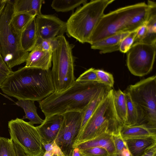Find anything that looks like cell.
Here are the masks:
<instances>
[{
	"mask_svg": "<svg viewBox=\"0 0 156 156\" xmlns=\"http://www.w3.org/2000/svg\"><path fill=\"white\" fill-rule=\"evenodd\" d=\"M114 0H91L77 8L66 22L68 35L81 43H89L104 11Z\"/></svg>",
	"mask_w": 156,
	"mask_h": 156,
	"instance_id": "obj_4",
	"label": "cell"
},
{
	"mask_svg": "<svg viewBox=\"0 0 156 156\" xmlns=\"http://www.w3.org/2000/svg\"><path fill=\"white\" fill-rule=\"evenodd\" d=\"M43 1L42 0H15L13 1V14L28 13L38 16L41 15Z\"/></svg>",
	"mask_w": 156,
	"mask_h": 156,
	"instance_id": "obj_20",
	"label": "cell"
},
{
	"mask_svg": "<svg viewBox=\"0 0 156 156\" xmlns=\"http://www.w3.org/2000/svg\"><path fill=\"white\" fill-rule=\"evenodd\" d=\"M124 92L127 105L126 120L124 124L129 126L136 125L138 119L136 109L129 93L126 90Z\"/></svg>",
	"mask_w": 156,
	"mask_h": 156,
	"instance_id": "obj_27",
	"label": "cell"
},
{
	"mask_svg": "<svg viewBox=\"0 0 156 156\" xmlns=\"http://www.w3.org/2000/svg\"><path fill=\"white\" fill-rule=\"evenodd\" d=\"M149 8L147 20L145 25L147 29V36L143 42L156 43V4L155 2L148 0L147 3Z\"/></svg>",
	"mask_w": 156,
	"mask_h": 156,
	"instance_id": "obj_23",
	"label": "cell"
},
{
	"mask_svg": "<svg viewBox=\"0 0 156 156\" xmlns=\"http://www.w3.org/2000/svg\"><path fill=\"white\" fill-rule=\"evenodd\" d=\"M112 88L105 86L100 90L87 105L83 112L81 127L79 134L97 107Z\"/></svg>",
	"mask_w": 156,
	"mask_h": 156,
	"instance_id": "obj_21",
	"label": "cell"
},
{
	"mask_svg": "<svg viewBox=\"0 0 156 156\" xmlns=\"http://www.w3.org/2000/svg\"><path fill=\"white\" fill-rule=\"evenodd\" d=\"M52 57V52L35 47L29 53L25 66L49 70L51 66Z\"/></svg>",
	"mask_w": 156,
	"mask_h": 156,
	"instance_id": "obj_14",
	"label": "cell"
},
{
	"mask_svg": "<svg viewBox=\"0 0 156 156\" xmlns=\"http://www.w3.org/2000/svg\"><path fill=\"white\" fill-rule=\"evenodd\" d=\"M7 76L0 71V87Z\"/></svg>",
	"mask_w": 156,
	"mask_h": 156,
	"instance_id": "obj_42",
	"label": "cell"
},
{
	"mask_svg": "<svg viewBox=\"0 0 156 156\" xmlns=\"http://www.w3.org/2000/svg\"><path fill=\"white\" fill-rule=\"evenodd\" d=\"M112 88L93 113L78 135L73 147L105 133L120 132L123 124L115 109Z\"/></svg>",
	"mask_w": 156,
	"mask_h": 156,
	"instance_id": "obj_5",
	"label": "cell"
},
{
	"mask_svg": "<svg viewBox=\"0 0 156 156\" xmlns=\"http://www.w3.org/2000/svg\"><path fill=\"white\" fill-rule=\"evenodd\" d=\"M156 43H134L126 53V65L133 75L142 76L152 70L155 61Z\"/></svg>",
	"mask_w": 156,
	"mask_h": 156,
	"instance_id": "obj_10",
	"label": "cell"
},
{
	"mask_svg": "<svg viewBox=\"0 0 156 156\" xmlns=\"http://www.w3.org/2000/svg\"><path fill=\"white\" fill-rule=\"evenodd\" d=\"M71 156H83L81 153L80 150L78 148L74 147L72 151Z\"/></svg>",
	"mask_w": 156,
	"mask_h": 156,
	"instance_id": "obj_40",
	"label": "cell"
},
{
	"mask_svg": "<svg viewBox=\"0 0 156 156\" xmlns=\"http://www.w3.org/2000/svg\"><path fill=\"white\" fill-rule=\"evenodd\" d=\"M54 153L53 150L48 151H45L43 156H52Z\"/></svg>",
	"mask_w": 156,
	"mask_h": 156,
	"instance_id": "obj_43",
	"label": "cell"
},
{
	"mask_svg": "<svg viewBox=\"0 0 156 156\" xmlns=\"http://www.w3.org/2000/svg\"><path fill=\"white\" fill-rule=\"evenodd\" d=\"M141 156H156V145L149 149Z\"/></svg>",
	"mask_w": 156,
	"mask_h": 156,
	"instance_id": "obj_38",
	"label": "cell"
},
{
	"mask_svg": "<svg viewBox=\"0 0 156 156\" xmlns=\"http://www.w3.org/2000/svg\"><path fill=\"white\" fill-rule=\"evenodd\" d=\"M148 34L147 27L144 24L137 29L134 43L142 42L146 37Z\"/></svg>",
	"mask_w": 156,
	"mask_h": 156,
	"instance_id": "obj_35",
	"label": "cell"
},
{
	"mask_svg": "<svg viewBox=\"0 0 156 156\" xmlns=\"http://www.w3.org/2000/svg\"><path fill=\"white\" fill-rule=\"evenodd\" d=\"M7 0H0V16L5 6Z\"/></svg>",
	"mask_w": 156,
	"mask_h": 156,
	"instance_id": "obj_41",
	"label": "cell"
},
{
	"mask_svg": "<svg viewBox=\"0 0 156 156\" xmlns=\"http://www.w3.org/2000/svg\"><path fill=\"white\" fill-rule=\"evenodd\" d=\"M114 104L117 115L123 124L126 120L127 105L124 92L119 89L112 92Z\"/></svg>",
	"mask_w": 156,
	"mask_h": 156,
	"instance_id": "obj_24",
	"label": "cell"
},
{
	"mask_svg": "<svg viewBox=\"0 0 156 156\" xmlns=\"http://www.w3.org/2000/svg\"><path fill=\"white\" fill-rule=\"evenodd\" d=\"M0 71L5 74L8 76L13 72L11 69L9 68L4 62L0 52Z\"/></svg>",
	"mask_w": 156,
	"mask_h": 156,
	"instance_id": "obj_36",
	"label": "cell"
},
{
	"mask_svg": "<svg viewBox=\"0 0 156 156\" xmlns=\"http://www.w3.org/2000/svg\"><path fill=\"white\" fill-rule=\"evenodd\" d=\"M105 86L97 82L75 80L65 91L54 92L39 101V107L45 117L70 112H83L96 93Z\"/></svg>",
	"mask_w": 156,
	"mask_h": 156,
	"instance_id": "obj_2",
	"label": "cell"
},
{
	"mask_svg": "<svg viewBox=\"0 0 156 156\" xmlns=\"http://www.w3.org/2000/svg\"><path fill=\"white\" fill-rule=\"evenodd\" d=\"M98 83L110 88L113 87L114 81L112 75L101 69H95Z\"/></svg>",
	"mask_w": 156,
	"mask_h": 156,
	"instance_id": "obj_30",
	"label": "cell"
},
{
	"mask_svg": "<svg viewBox=\"0 0 156 156\" xmlns=\"http://www.w3.org/2000/svg\"><path fill=\"white\" fill-rule=\"evenodd\" d=\"M14 145L17 156H27L18 145L15 143H14Z\"/></svg>",
	"mask_w": 156,
	"mask_h": 156,
	"instance_id": "obj_39",
	"label": "cell"
},
{
	"mask_svg": "<svg viewBox=\"0 0 156 156\" xmlns=\"http://www.w3.org/2000/svg\"><path fill=\"white\" fill-rule=\"evenodd\" d=\"M35 17L23 31L20 37V46L23 50L26 52H29L31 51L35 47L37 42Z\"/></svg>",
	"mask_w": 156,
	"mask_h": 156,
	"instance_id": "obj_19",
	"label": "cell"
},
{
	"mask_svg": "<svg viewBox=\"0 0 156 156\" xmlns=\"http://www.w3.org/2000/svg\"><path fill=\"white\" fill-rule=\"evenodd\" d=\"M0 88L4 94L18 100L38 102L55 91L50 69L25 66L8 75Z\"/></svg>",
	"mask_w": 156,
	"mask_h": 156,
	"instance_id": "obj_1",
	"label": "cell"
},
{
	"mask_svg": "<svg viewBox=\"0 0 156 156\" xmlns=\"http://www.w3.org/2000/svg\"><path fill=\"white\" fill-rule=\"evenodd\" d=\"M35 22L37 38L54 39L66 31V23L54 15L37 16Z\"/></svg>",
	"mask_w": 156,
	"mask_h": 156,
	"instance_id": "obj_12",
	"label": "cell"
},
{
	"mask_svg": "<svg viewBox=\"0 0 156 156\" xmlns=\"http://www.w3.org/2000/svg\"><path fill=\"white\" fill-rule=\"evenodd\" d=\"M63 117L62 115L46 116L42 123L36 126L42 142H50L55 140L61 127Z\"/></svg>",
	"mask_w": 156,
	"mask_h": 156,
	"instance_id": "obj_13",
	"label": "cell"
},
{
	"mask_svg": "<svg viewBox=\"0 0 156 156\" xmlns=\"http://www.w3.org/2000/svg\"><path fill=\"white\" fill-rule=\"evenodd\" d=\"M42 144L45 151H48L53 150L56 144L54 141L48 143L42 142Z\"/></svg>",
	"mask_w": 156,
	"mask_h": 156,
	"instance_id": "obj_37",
	"label": "cell"
},
{
	"mask_svg": "<svg viewBox=\"0 0 156 156\" xmlns=\"http://www.w3.org/2000/svg\"><path fill=\"white\" fill-rule=\"evenodd\" d=\"M147 5L141 2L118 9L104 14L94 30L89 44L121 32H130L146 22Z\"/></svg>",
	"mask_w": 156,
	"mask_h": 156,
	"instance_id": "obj_3",
	"label": "cell"
},
{
	"mask_svg": "<svg viewBox=\"0 0 156 156\" xmlns=\"http://www.w3.org/2000/svg\"><path fill=\"white\" fill-rule=\"evenodd\" d=\"M52 156H59L56 154H53V155H52ZM64 156H66V155H65Z\"/></svg>",
	"mask_w": 156,
	"mask_h": 156,
	"instance_id": "obj_44",
	"label": "cell"
},
{
	"mask_svg": "<svg viewBox=\"0 0 156 156\" xmlns=\"http://www.w3.org/2000/svg\"><path fill=\"white\" fill-rule=\"evenodd\" d=\"M76 81L98 83V80L95 71V69L93 68H90L84 72Z\"/></svg>",
	"mask_w": 156,
	"mask_h": 156,
	"instance_id": "obj_34",
	"label": "cell"
},
{
	"mask_svg": "<svg viewBox=\"0 0 156 156\" xmlns=\"http://www.w3.org/2000/svg\"><path fill=\"white\" fill-rule=\"evenodd\" d=\"M56 43V38L52 39H41L37 38L35 47L43 51L52 52L55 47Z\"/></svg>",
	"mask_w": 156,
	"mask_h": 156,
	"instance_id": "obj_31",
	"label": "cell"
},
{
	"mask_svg": "<svg viewBox=\"0 0 156 156\" xmlns=\"http://www.w3.org/2000/svg\"><path fill=\"white\" fill-rule=\"evenodd\" d=\"M137 29L130 32L123 38L119 46L120 51L125 53L129 50L134 43Z\"/></svg>",
	"mask_w": 156,
	"mask_h": 156,
	"instance_id": "obj_32",
	"label": "cell"
},
{
	"mask_svg": "<svg viewBox=\"0 0 156 156\" xmlns=\"http://www.w3.org/2000/svg\"><path fill=\"white\" fill-rule=\"evenodd\" d=\"M1 137L0 136V138Z\"/></svg>",
	"mask_w": 156,
	"mask_h": 156,
	"instance_id": "obj_45",
	"label": "cell"
},
{
	"mask_svg": "<svg viewBox=\"0 0 156 156\" xmlns=\"http://www.w3.org/2000/svg\"><path fill=\"white\" fill-rule=\"evenodd\" d=\"M36 15L28 13H20L13 14L10 24L14 32L20 37L30 22Z\"/></svg>",
	"mask_w": 156,
	"mask_h": 156,
	"instance_id": "obj_25",
	"label": "cell"
},
{
	"mask_svg": "<svg viewBox=\"0 0 156 156\" xmlns=\"http://www.w3.org/2000/svg\"><path fill=\"white\" fill-rule=\"evenodd\" d=\"M130 33L121 32L108 37L90 44L91 48L98 50L101 54H106L119 51L122 41Z\"/></svg>",
	"mask_w": 156,
	"mask_h": 156,
	"instance_id": "obj_15",
	"label": "cell"
},
{
	"mask_svg": "<svg viewBox=\"0 0 156 156\" xmlns=\"http://www.w3.org/2000/svg\"><path fill=\"white\" fill-rule=\"evenodd\" d=\"M80 151L83 156H111L105 149L101 147L80 150Z\"/></svg>",
	"mask_w": 156,
	"mask_h": 156,
	"instance_id": "obj_33",
	"label": "cell"
},
{
	"mask_svg": "<svg viewBox=\"0 0 156 156\" xmlns=\"http://www.w3.org/2000/svg\"><path fill=\"white\" fill-rule=\"evenodd\" d=\"M116 156H131L125 140L120 132L112 134Z\"/></svg>",
	"mask_w": 156,
	"mask_h": 156,
	"instance_id": "obj_28",
	"label": "cell"
},
{
	"mask_svg": "<svg viewBox=\"0 0 156 156\" xmlns=\"http://www.w3.org/2000/svg\"><path fill=\"white\" fill-rule=\"evenodd\" d=\"M129 94L137 114V125H144L156 131V76H153L129 85Z\"/></svg>",
	"mask_w": 156,
	"mask_h": 156,
	"instance_id": "obj_6",
	"label": "cell"
},
{
	"mask_svg": "<svg viewBox=\"0 0 156 156\" xmlns=\"http://www.w3.org/2000/svg\"><path fill=\"white\" fill-rule=\"evenodd\" d=\"M62 115V122L55 141L65 155L71 156L73 146L80 130L83 112H70Z\"/></svg>",
	"mask_w": 156,
	"mask_h": 156,
	"instance_id": "obj_11",
	"label": "cell"
},
{
	"mask_svg": "<svg viewBox=\"0 0 156 156\" xmlns=\"http://www.w3.org/2000/svg\"><path fill=\"white\" fill-rule=\"evenodd\" d=\"M131 156H141L156 145V136L124 140Z\"/></svg>",
	"mask_w": 156,
	"mask_h": 156,
	"instance_id": "obj_17",
	"label": "cell"
},
{
	"mask_svg": "<svg viewBox=\"0 0 156 156\" xmlns=\"http://www.w3.org/2000/svg\"><path fill=\"white\" fill-rule=\"evenodd\" d=\"M34 101L29 100H18L16 104L23 109L25 115L22 119H27L31 124H41L44 121L37 112V108L35 105Z\"/></svg>",
	"mask_w": 156,
	"mask_h": 156,
	"instance_id": "obj_22",
	"label": "cell"
},
{
	"mask_svg": "<svg viewBox=\"0 0 156 156\" xmlns=\"http://www.w3.org/2000/svg\"><path fill=\"white\" fill-rule=\"evenodd\" d=\"M13 14V1L7 0L0 16V52L6 65L11 69L25 62L29 53L23 50L20 37L10 26Z\"/></svg>",
	"mask_w": 156,
	"mask_h": 156,
	"instance_id": "obj_8",
	"label": "cell"
},
{
	"mask_svg": "<svg viewBox=\"0 0 156 156\" xmlns=\"http://www.w3.org/2000/svg\"><path fill=\"white\" fill-rule=\"evenodd\" d=\"M120 133L124 140L156 136V131L144 125L129 126L123 124L120 128Z\"/></svg>",
	"mask_w": 156,
	"mask_h": 156,
	"instance_id": "obj_18",
	"label": "cell"
},
{
	"mask_svg": "<svg viewBox=\"0 0 156 156\" xmlns=\"http://www.w3.org/2000/svg\"><path fill=\"white\" fill-rule=\"evenodd\" d=\"M97 147L105 148L111 156H116L115 150L112 139V134L105 133L89 140L74 146L80 150Z\"/></svg>",
	"mask_w": 156,
	"mask_h": 156,
	"instance_id": "obj_16",
	"label": "cell"
},
{
	"mask_svg": "<svg viewBox=\"0 0 156 156\" xmlns=\"http://www.w3.org/2000/svg\"><path fill=\"white\" fill-rule=\"evenodd\" d=\"M0 156H17L14 143L10 138H0Z\"/></svg>",
	"mask_w": 156,
	"mask_h": 156,
	"instance_id": "obj_29",
	"label": "cell"
},
{
	"mask_svg": "<svg viewBox=\"0 0 156 156\" xmlns=\"http://www.w3.org/2000/svg\"><path fill=\"white\" fill-rule=\"evenodd\" d=\"M10 139L27 156H43L45 152L39 131L34 125L22 119L8 122Z\"/></svg>",
	"mask_w": 156,
	"mask_h": 156,
	"instance_id": "obj_9",
	"label": "cell"
},
{
	"mask_svg": "<svg viewBox=\"0 0 156 156\" xmlns=\"http://www.w3.org/2000/svg\"><path fill=\"white\" fill-rule=\"evenodd\" d=\"M87 2L86 0H54L51 6L57 12H66L73 10Z\"/></svg>",
	"mask_w": 156,
	"mask_h": 156,
	"instance_id": "obj_26",
	"label": "cell"
},
{
	"mask_svg": "<svg viewBox=\"0 0 156 156\" xmlns=\"http://www.w3.org/2000/svg\"><path fill=\"white\" fill-rule=\"evenodd\" d=\"M55 47L52 52V67L51 70L54 92L59 93L70 87L75 83L74 47L63 35L56 37Z\"/></svg>",
	"mask_w": 156,
	"mask_h": 156,
	"instance_id": "obj_7",
	"label": "cell"
}]
</instances>
